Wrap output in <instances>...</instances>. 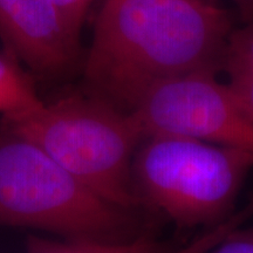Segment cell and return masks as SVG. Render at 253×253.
<instances>
[{"instance_id": "cell-1", "label": "cell", "mask_w": 253, "mask_h": 253, "mask_svg": "<svg viewBox=\"0 0 253 253\" xmlns=\"http://www.w3.org/2000/svg\"><path fill=\"white\" fill-rule=\"evenodd\" d=\"M232 28L211 0H104L84 63L88 93L131 112L158 82L219 72Z\"/></svg>"}, {"instance_id": "cell-2", "label": "cell", "mask_w": 253, "mask_h": 253, "mask_svg": "<svg viewBox=\"0 0 253 253\" xmlns=\"http://www.w3.org/2000/svg\"><path fill=\"white\" fill-rule=\"evenodd\" d=\"M4 129L39 145L94 194L114 205L142 208L132 183V162L144 135L130 113L87 94L61 97Z\"/></svg>"}, {"instance_id": "cell-3", "label": "cell", "mask_w": 253, "mask_h": 253, "mask_svg": "<svg viewBox=\"0 0 253 253\" xmlns=\"http://www.w3.org/2000/svg\"><path fill=\"white\" fill-rule=\"evenodd\" d=\"M0 224L113 243L130 242L147 233L134 211L101 198L39 145L4 128L0 131Z\"/></svg>"}, {"instance_id": "cell-4", "label": "cell", "mask_w": 253, "mask_h": 253, "mask_svg": "<svg viewBox=\"0 0 253 253\" xmlns=\"http://www.w3.org/2000/svg\"><path fill=\"white\" fill-rule=\"evenodd\" d=\"M253 153L176 137L144 138L132 162V183L142 207L166 214L177 229L216 226L232 216Z\"/></svg>"}, {"instance_id": "cell-5", "label": "cell", "mask_w": 253, "mask_h": 253, "mask_svg": "<svg viewBox=\"0 0 253 253\" xmlns=\"http://www.w3.org/2000/svg\"><path fill=\"white\" fill-rule=\"evenodd\" d=\"M217 74L192 72L151 87L129 112L144 138L176 136L253 153V114Z\"/></svg>"}, {"instance_id": "cell-6", "label": "cell", "mask_w": 253, "mask_h": 253, "mask_svg": "<svg viewBox=\"0 0 253 253\" xmlns=\"http://www.w3.org/2000/svg\"><path fill=\"white\" fill-rule=\"evenodd\" d=\"M0 40L5 50L45 77L67 74L81 60L80 34L53 0H0Z\"/></svg>"}, {"instance_id": "cell-7", "label": "cell", "mask_w": 253, "mask_h": 253, "mask_svg": "<svg viewBox=\"0 0 253 253\" xmlns=\"http://www.w3.org/2000/svg\"><path fill=\"white\" fill-rule=\"evenodd\" d=\"M220 71L226 73L227 87L253 114V18L232 28L221 55Z\"/></svg>"}, {"instance_id": "cell-8", "label": "cell", "mask_w": 253, "mask_h": 253, "mask_svg": "<svg viewBox=\"0 0 253 253\" xmlns=\"http://www.w3.org/2000/svg\"><path fill=\"white\" fill-rule=\"evenodd\" d=\"M43 104L20 61L7 50L0 52V115L5 120L18 119L40 109Z\"/></svg>"}, {"instance_id": "cell-9", "label": "cell", "mask_w": 253, "mask_h": 253, "mask_svg": "<svg viewBox=\"0 0 253 253\" xmlns=\"http://www.w3.org/2000/svg\"><path fill=\"white\" fill-rule=\"evenodd\" d=\"M171 250L149 233L122 243L84 238H67L59 242L34 236L27 242V253H169Z\"/></svg>"}, {"instance_id": "cell-10", "label": "cell", "mask_w": 253, "mask_h": 253, "mask_svg": "<svg viewBox=\"0 0 253 253\" xmlns=\"http://www.w3.org/2000/svg\"><path fill=\"white\" fill-rule=\"evenodd\" d=\"M251 217H253V196L242 210L237 211L218 225L209 227L186 245L173 249L169 253H208L225 238L231 231L244 225Z\"/></svg>"}, {"instance_id": "cell-11", "label": "cell", "mask_w": 253, "mask_h": 253, "mask_svg": "<svg viewBox=\"0 0 253 253\" xmlns=\"http://www.w3.org/2000/svg\"><path fill=\"white\" fill-rule=\"evenodd\" d=\"M208 253H253V225L231 231Z\"/></svg>"}, {"instance_id": "cell-12", "label": "cell", "mask_w": 253, "mask_h": 253, "mask_svg": "<svg viewBox=\"0 0 253 253\" xmlns=\"http://www.w3.org/2000/svg\"><path fill=\"white\" fill-rule=\"evenodd\" d=\"M53 2L72 30L80 34L95 0H53Z\"/></svg>"}, {"instance_id": "cell-13", "label": "cell", "mask_w": 253, "mask_h": 253, "mask_svg": "<svg viewBox=\"0 0 253 253\" xmlns=\"http://www.w3.org/2000/svg\"><path fill=\"white\" fill-rule=\"evenodd\" d=\"M216 1V0H211ZM238 9L240 17L244 21H249L253 18V0H231Z\"/></svg>"}]
</instances>
